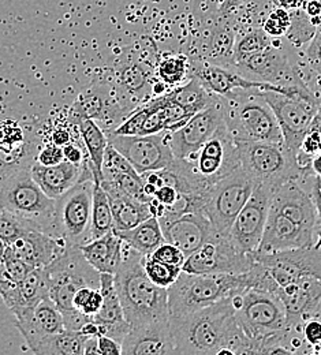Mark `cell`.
Returning <instances> with one entry per match:
<instances>
[{
  "mask_svg": "<svg viewBox=\"0 0 321 355\" xmlns=\"http://www.w3.org/2000/svg\"><path fill=\"white\" fill-rule=\"evenodd\" d=\"M83 142L88 153V164L94 180L103 179V160L108 145V137L93 119H81L77 122Z\"/></svg>",
  "mask_w": 321,
  "mask_h": 355,
  "instance_id": "e575fe53",
  "label": "cell"
},
{
  "mask_svg": "<svg viewBox=\"0 0 321 355\" xmlns=\"http://www.w3.org/2000/svg\"><path fill=\"white\" fill-rule=\"evenodd\" d=\"M248 0H222L220 4V12L222 15L227 17L232 11H235L236 8H239L241 6H243Z\"/></svg>",
  "mask_w": 321,
  "mask_h": 355,
  "instance_id": "6f0895ef",
  "label": "cell"
},
{
  "mask_svg": "<svg viewBox=\"0 0 321 355\" xmlns=\"http://www.w3.org/2000/svg\"><path fill=\"white\" fill-rule=\"evenodd\" d=\"M241 167L256 184H263L275 191L283 183L308 175L309 167L300 164L295 155L274 142H238ZM316 177V175H315Z\"/></svg>",
  "mask_w": 321,
  "mask_h": 355,
  "instance_id": "5b68a950",
  "label": "cell"
},
{
  "mask_svg": "<svg viewBox=\"0 0 321 355\" xmlns=\"http://www.w3.org/2000/svg\"><path fill=\"white\" fill-rule=\"evenodd\" d=\"M121 345L125 355L175 354L170 318L130 328Z\"/></svg>",
  "mask_w": 321,
  "mask_h": 355,
  "instance_id": "484cf974",
  "label": "cell"
},
{
  "mask_svg": "<svg viewBox=\"0 0 321 355\" xmlns=\"http://www.w3.org/2000/svg\"><path fill=\"white\" fill-rule=\"evenodd\" d=\"M51 142L63 148L64 145L71 142V135L67 129L59 128V129H55L53 133L51 134Z\"/></svg>",
  "mask_w": 321,
  "mask_h": 355,
  "instance_id": "9f6ffc18",
  "label": "cell"
},
{
  "mask_svg": "<svg viewBox=\"0 0 321 355\" xmlns=\"http://www.w3.org/2000/svg\"><path fill=\"white\" fill-rule=\"evenodd\" d=\"M309 170H312V174L321 178V150L312 156L309 163Z\"/></svg>",
  "mask_w": 321,
  "mask_h": 355,
  "instance_id": "94428289",
  "label": "cell"
},
{
  "mask_svg": "<svg viewBox=\"0 0 321 355\" xmlns=\"http://www.w3.org/2000/svg\"><path fill=\"white\" fill-rule=\"evenodd\" d=\"M225 126V115L219 97L196 112L184 125L168 132V144L175 159H190L200 148Z\"/></svg>",
  "mask_w": 321,
  "mask_h": 355,
  "instance_id": "e0dca14e",
  "label": "cell"
},
{
  "mask_svg": "<svg viewBox=\"0 0 321 355\" xmlns=\"http://www.w3.org/2000/svg\"><path fill=\"white\" fill-rule=\"evenodd\" d=\"M315 246V231L304 228L270 208L257 252L275 253Z\"/></svg>",
  "mask_w": 321,
  "mask_h": 355,
  "instance_id": "cb8c5ba5",
  "label": "cell"
},
{
  "mask_svg": "<svg viewBox=\"0 0 321 355\" xmlns=\"http://www.w3.org/2000/svg\"><path fill=\"white\" fill-rule=\"evenodd\" d=\"M94 178L87 160L81 179L55 200V235L67 243L81 246L91 241Z\"/></svg>",
  "mask_w": 321,
  "mask_h": 355,
  "instance_id": "ba28073f",
  "label": "cell"
},
{
  "mask_svg": "<svg viewBox=\"0 0 321 355\" xmlns=\"http://www.w3.org/2000/svg\"><path fill=\"white\" fill-rule=\"evenodd\" d=\"M126 243L114 232L92 239L80 246L85 260L98 272L114 275L123 261Z\"/></svg>",
  "mask_w": 321,
  "mask_h": 355,
  "instance_id": "1f68e13d",
  "label": "cell"
},
{
  "mask_svg": "<svg viewBox=\"0 0 321 355\" xmlns=\"http://www.w3.org/2000/svg\"><path fill=\"white\" fill-rule=\"evenodd\" d=\"M243 304L235 311V320L249 339L248 354H256L260 343L287 329L286 311L276 293L248 288Z\"/></svg>",
  "mask_w": 321,
  "mask_h": 355,
  "instance_id": "9c48e42d",
  "label": "cell"
},
{
  "mask_svg": "<svg viewBox=\"0 0 321 355\" xmlns=\"http://www.w3.org/2000/svg\"><path fill=\"white\" fill-rule=\"evenodd\" d=\"M272 193L267 186L256 184L248 202L232 222L229 238L239 252L253 253L259 249L268 219Z\"/></svg>",
  "mask_w": 321,
  "mask_h": 355,
  "instance_id": "2e32d148",
  "label": "cell"
},
{
  "mask_svg": "<svg viewBox=\"0 0 321 355\" xmlns=\"http://www.w3.org/2000/svg\"><path fill=\"white\" fill-rule=\"evenodd\" d=\"M0 207L55 235V200L36 183L31 166H21L0 179Z\"/></svg>",
  "mask_w": 321,
  "mask_h": 355,
  "instance_id": "8992f818",
  "label": "cell"
},
{
  "mask_svg": "<svg viewBox=\"0 0 321 355\" xmlns=\"http://www.w3.org/2000/svg\"><path fill=\"white\" fill-rule=\"evenodd\" d=\"M253 261V254L239 252L231 243L229 235L215 232L201 248L186 257L182 272L241 275L250 269Z\"/></svg>",
  "mask_w": 321,
  "mask_h": 355,
  "instance_id": "5bb4252c",
  "label": "cell"
},
{
  "mask_svg": "<svg viewBox=\"0 0 321 355\" xmlns=\"http://www.w3.org/2000/svg\"><path fill=\"white\" fill-rule=\"evenodd\" d=\"M85 167L87 160L83 164H74L64 160L55 166H43L35 162L31 166V174L46 196L56 200L81 179Z\"/></svg>",
  "mask_w": 321,
  "mask_h": 355,
  "instance_id": "f546056e",
  "label": "cell"
},
{
  "mask_svg": "<svg viewBox=\"0 0 321 355\" xmlns=\"http://www.w3.org/2000/svg\"><path fill=\"white\" fill-rule=\"evenodd\" d=\"M100 85L83 93L74 103L71 110L73 122L77 123L81 119L103 121L105 123H115L121 119L125 111L121 107L119 93L105 92Z\"/></svg>",
  "mask_w": 321,
  "mask_h": 355,
  "instance_id": "f1b7e54d",
  "label": "cell"
},
{
  "mask_svg": "<svg viewBox=\"0 0 321 355\" xmlns=\"http://www.w3.org/2000/svg\"><path fill=\"white\" fill-rule=\"evenodd\" d=\"M97 347L100 355H121L122 354V345L105 335L97 336Z\"/></svg>",
  "mask_w": 321,
  "mask_h": 355,
  "instance_id": "816d5d0a",
  "label": "cell"
},
{
  "mask_svg": "<svg viewBox=\"0 0 321 355\" xmlns=\"http://www.w3.org/2000/svg\"><path fill=\"white\" fill-rule=\"evenodd\" d=\"M46 298H49L46 270L44 266H40L33 268L19 283H17L14 290L3 301L14 315H18L25 311H33L35 306Z\"/></svg>",
  "mask_w": 321,
  "mask_h": 355,
  "instance_id": "d6a6232c",
  "label": "cell"
},
{
  "mask_svg": "<svg viewBox=\"0 0 321 355\" xmlns=\"http://www.w3.org/2000/svg\"><path fill=\"white\" fill-rule=\"evenodd\" d=\"M108 144L122 153L139 175L167 168L175 160L168 144V132L126 135L108 132Z\"/></svg>",
  "mask_w": 321,
  "mask_h": 355,
  "instance_id": "4fadbf2b",
  "label": "cell"
},
{
  "mask_svg": "<svg viewBox=\"0 0 321 355\" xmlns=\"http://www.w3.org/2000/svg\"><path fill=\"white\" fill-rule=\"evenodd\" d=\"M302 335L309 346H316L321 342V321L313 317L306 320L302 325Z\"/></svg>",
  "mask_w": 321,
  "mask_h": 355,
  "instance_id": "681fc988",
  "label": "cell"
},
{
  "mask_svg": "<svg viewBox=\"0 0 321 355\" xmlns=\"http://www.w3.org/2000/svg\"><path fill=\"white\" fill-rule=\"evenodd\" d=\"M263 96L275 114L284 148L298 156L302 141L318 116V98L308 87L291 93L263 92Z\"/></svg>",
  "mask_w": 321,
  "mask_h": 355,
  "instance_id": "30bf717a",
  "label": "cell"
},
{
  "mask_svg": "<svg viewBox=\"0 0 321 355\" xmlns=\"http://www.w3.org/2000/svg\"><path fill=\"white\" fill-rule=\"evenodd\" d=\"M189 70V60L184 55H173L162 59L157 64V76L166 85H180Z\"/></svg>",
  "mask_w": 321,
  "mask_h": 355,
  "instance_id": "60d3db41",
  "label": "cell"
},
{
  "mask_svg": "<svg viewBox=\"0 0 321 355\" xmlns=\"http://www.w3.org/2000/svg\"><path fill=\"white\" fill-rule=\"evenodd\" d=\"M271 3H272L275 7L286 8V10L291 11V10L302 8L305 0H271Z\"/></svg>",
  "mask_w": 321,
  "mask_h": 355,
  "instance_id": "680465c9",
  "label": "cell"
},
{
  "mask_svg": "<svg viewBox=\"0 0 321 355\" xmlns=\"http://www.w3.org/2000/svg\"><path fill=\"white\" fill-rule=\"evenodd\" d=\"M3 259L7 266V270L12 279L14 283H19L33 268L28 266L26 263H24L22 260H19L8 246H6L4 252H3Z\"/></svg>",
  "mask_w": 321,
  "mask_h": 355,
  "instance_id": "bcb514c9",
  "label": "cell"
},
{
  "mask_svg": "<svg viewBox=\"0 0 321 355\" xmlns=\"http://www.w3.org/2000/svg\"><path fill=\"white\" fill-rule=\"evenodd\" d=\"M164 241L180 248L186 257L201 248L215 234L214 225L202 211L159 218Z\"/></svg>",
  "mask_w": 321,
  "mask_h": 355,
  "instance_id": "ffe728a7",
  "label": "cell"
},
{
  "mask_svg": "<svg viewBox=\"0 0 321 355\" xmlns=\"http://www.w3.org/2000/svg\"><path fill=\"white\" fill-rule=\"evenodd\" d=\"M116 83L123 93L142 97L148 87V73L138 62H128L121 64L116 71Z\"/></svg>",
  "mask_w": 321,
  "mask_h": 355,
  "instance_id": "74e56055",
  "label": "cell"
},
{
  "mask_svg": "<svg viewBox=\"0 0 321 355\" xmlns=\"http://www.w3.org/2000/svg\"><path fill=\"white\" fill-rule=\"evenodd\" d=\"M144 269L148 277L159 287L168 288L171 287L177 279L180 277L182 268L160 263L150 256H144Z\"/></svg>",
  "mask_w": 321,
  "mask_h": 355,
  "instance_id": "7bdbcfd3",
  "label": "cell"
},
{
  "mask_svg": "<svg viewBox=\"0 0 321 355\" xmlns=\"http://www.w3.org/2000/svg\"><path fill=\"white\" fill-rule=\"evenodd\" d=\"M63 155L64 160L74 163V164H83L87 159H84V152L81 150L80 145L74 142H69L67 145L63 146Z\"/></svg>",
  "mask_w": 321,
  "mask_h": 355,
  "instance_id": "db71d44e",
  "label": "cell"
},
{
  "mask_svg": "<svg viewBox=\"0 0 321 355\" xmlns=\"http://www.w3.org/2000/svg\"><path fill=\"white\" fill-rule=\"evenodd\" d=\"M302 8L309 17H321V0H305Z\"/></svg>",
  "mask_w": 321,
  "mask_h": 355,
  "instance_id": "91938a15",
  "label": "cell"
},
{
  "mask_svg": "<svg viewBox=\"0 0 321 355\" xmlns=\"http://www.w3.org/2000/svg\"><path fill=\"white\" fill-rule=\"evenodd\" d=\"M33 227L39 225L0 207V239L6 243V246L11 245L15 239L22 236Z\"/></svg>",
  "mask_w": 321,
  "mask_h": 355,
  "instance_id": "b9f144b4",
  "label": "cell"
},
{
  "mask_svg": "<svg viewBox=\"0 0 321 355\" xmlns=\"http://www.w3.org/2000/svg\"><path fill=\"white\" fill-rule=\"evenodd\" d=\"M274 43V37H270L261 28H254L245 33L234 45L232 59L236 62L245 56L253 55L266 49Z\"/></svg>",
  "mask_w": 321,
  "mask_h": 355,
  "instance_id": "ab89813d",
  "label": "cell"
},
{
  "mask_svg": "<svg viewBox=\"0 0 321 355\" xmlns=\"http://www.w3.org/2000/svg\"><path fill=\"white\" fill-rule=\"evenodd\" d=\"M248 290L245 273H186L167 288L170 317L184 315Z\"/></svg>",
  "mask_w": 321,
  "mask_h": 355,
  "instance_id": "277c9868",
  "label": "cell"
},
{
  "mask_svg": "<svg viewBox=\"0 0 321 355\" xmlns=\"http://www.w3.org/2000/svg\"><path fill=\"white\" fill-rule=\"evenodd\" d=\"M114 231V230H112ZM125 243L135 249L142 256H149L152 252L164 243L163 231L159 219L150 216L145 222L139 223L136 227L125 231H114Z\"/></svg>",
  "mask_w": 321,
  "mask_h": 355,
  "instance_id": "836d02e7",
  "label": "cell"
},
{
  "mask_svg": "<svg viewBox=\"0 0 321 355\" xmlns=\"http://www.w3.org/2000/svg\"><path fill=\"white\" fill-rule=\"evenodd\" d=\"M114 230V218L105 190L100 180H94L93 187L92 220H91V241L105 235Z\"/></svg>",
  "mask_w": 321,
  "mask_h": 355,
  "instance_id": "8d00e7d4",
  "label": "cell"
},
{
  "mask_svg": "<svg viewBox=\"0 0 321 355\" xmlns=\"http://www.w3.org/2000/svg\"><path fill=\"white\" fill-rule=\"evenodd\" d=\"M67 246V242L42 230L33 227L22 236L15 239L8 248L24 263L32 268H40L51 264Z\"/></svg>",
  "mask_w": 321,
  "mask_h": 355,
  "instance_id": "4316f807",
  "label": "cell"
},
{
  "mask_svg": "<svg viewBox=\"0 0 321 355\" xmlns=\"http://www.w3.org/2000/svg\"><path fill=\"white\" fill-rule=\"evenodd\" d=\"M187 162L197 177L205 184L212 186L241 166L238 142L231 137L225 125Z\"/></svg>",
  "mask_w": 321,
  "mask_h": 355,
  "instance_id": "9a60e30c",
  "label": "cell"
},
{
  "mask_svg": "<svg viewBox=\"0 0 321 355\" xmlns=\"http://www.w3.org/2000/svg\"><path fill=\"white\" fill-rule=\"evenodd\" d=\"M36 162L43 166H55L62 162H64L63 148L58 146L55 144H48L44 148L40 149V152L36 156Z\"/></svg>",
  "mask_w": 321,
  "mask_h": 355,
  "instance_id": "c3c4849f",
  "label": "cell"
},
{
  "mask_svg": "<svg viewBox=\"0 0 321 355\" xmlns=\"http://www.w3.org/2000/svg\"><path fill=\"white\" fill-rule=\"evenodd\" d=\"M313 352L316 353V354H321V342L319 343V345H316V346H313Z\"/></svg>",
  "mask_w": 321,
  "mask_h": 355,
  "instance_id": "be15d7a7",
  "label": "cell"
},
{
  "mask_svg": "<svg viewBox=\"0 0 321 355\" xmlns=\"http://www.w3.org/2000/svg\"><path fill=\"white\" fill-rule=\"evenodd\" d=\"M270 208L304 228L316 231L318 211L311 191H306L301 180L291 179L272 193Z\"/></svg>",
  "mask_w": 321,
  "mask_h": 355,
  "instance_id": "603a6c76",
  "label": "cell"
},
{
  "mask_svg": "<svg viewBox=\"0 0 321 355\" xmlns=\"http://www.w3.org/2000/svg\"><path fill=\"white\" fill-rule=\"evenodd\" d=\"M290 22H291V15L290 11L286 8H280L275 7V10L272 12H270V15L266 18L264 24H263V31L274 39H280L283 36H286L288 28H290Z\"/></svg>",
  "mask_w": 321,
  "mask_h": 355,
  "instance_id": "ee69618b",
  "label": "cell"
},
{
  "mask_svg": "<svg viewBox=\"0 0 321 355\" xmlns=\"http://www.w3.org/2000/svg\"><path fill=\"white\" fill-rule=\"evenodd\" d=\"M253 257L267 268L279 287L295 283L304 277H318L321 280V252L315 246L275 253L256 250Z\"/></svg>",
  "mask_w": 321,
  "mask_h": 355,
  "instance_id": "ac0fdd59",
  "label": "cell"
},
{
  "mask_svg": "<svg viewBox=\"0 0 321 355\" xmlns=\"http://www.w3.org/2000/svg\"><path fill=\"white\" fill-rule=\"evenodd\" d=\"M191 77H194L201 87L214 96H226L235 90H253L260 89L263 92H277V93H291L304 87H279L271 83H264L259 80H250L236 71L225 69L222 66L196 63L191 69Z\"/></svg>",
  "mask_w": 321,
  "mask_h": 355,
  "instance_id": "44dd1931",
  "label": "cell"
},
{
  "mask_svg": "<svg viewBox=\"0 0 321 355\" xmlns=\"http://www.w3.org/2000/svg\"><path fill=\"white\" fill-rule=\"evenodd\" d=\"M277 295L286 311L287 328L302 332L304 322L315 317L320 306L321 280L318 277H304L280 287Z\"/></svg>",
  "mask_w": 321,
  "mask_h": 355,
  "instance_id": "7402d4cb",
  "label": "cell"
},
{
  "mask_svg": "<svg viewBox=\"0 0 321 355\" xmlns=\"http://www.w3.org/2000/svg\"><path fill=\"white\" fill-rule=\"evenodd\" d=\"M4 249H6V243H4V242L0 239V254H3Z\"/></svg>",
  "mask_w": 321,
  "mask_h": 355,
  "instance_id": "e7e4bbea",
  "label": "cell"
},
{
  "mask_svg": "<svg viewBox=\"0 0 321 355\" xmlns=\"http://www.w3.org/2000/svg\"><path fill=\"white\" fill-rule=\"evenodd\" d=\"M242 73H248L260 78V81L271 83L279 87H304L300 74L290 66L287 56L280 49L279 37L266 49L245 56L235 62Z\"/></svg>",
  "mask_w": 321,
  "mask_h": 355,
  "instance_id": "d6986e66",
  "label": "cell"
},
{
  "mask_svg": "<svg viewBox=\"0 0 321 355\" xmlns=\"http://www.w3.org/2000/svg\"><path fill=\"white\" fill-rule=\"evenodd\" d=\"M305 58L309 67L321 77V25L305 51Z\"/></svg>",
  "mask_w": 321,
  "mask_h": 355,
  "instance_id": "7dc6e473",
  "label": "cell"
},
{
  "mask_svg": "<svg viewBox=\"0 0 321 355\" xmlns=\"http://www.w3.org/2000/svg\"><path fill=\"white\" fill-rule=\"evenodd\" d=\"M49 298L62 315L77 311L73 298L81 287L100 288V273L83 256L80 246L67 243L66 249L44 266Z\"/></svg>",
  "mask_w": 321,
  "mask_h": 355,
  "instance_id": "52a82bcc",
  "label": "cell"
},
{
  "mask_svg": "<svg viewBox=\"0 0 321 355\" xmlns=\"http://www.w3.org/2000/svg\"><path fill=\"white\" fill-rule=\"evenodd\" d=\"M101 304H103V295H101L100 288H93L88 300L84 302V305L81 306L80 311H83L87 315L93 317L97 311H100Z\"/></svg>",
  "mask_w": 321,
  "mask_h": 355,
  "instance_id": "f5cc1de1",
  "label": "cell"
},
{
  "mask_svg": "<svg viewBox=\"0 0 321 355\" xmlns=\"http://www.w3.org/2000/svg\"><path fill=\"white\" fill-rule=\"evenodd\" d=\"M321 150V133L320 130L311 129L309 133L305 135L300 152L308 156H313Z\"/></svg>",
  "mask_w": 321,
  "mask_h": 355,
  "instance_id": "f907efd6",
  "label": "cell"
},
{
  "mask_svg": "<svg viewBox=\"0 0 321 355\" xmlns=\"http://www.w3.org/2000/svg\"><path fill=\"white\" fill-rule=\"evenodd\" d=\"M256 182L239 166L208 189L201 211L214 225L215 232L229 235L232 222L248 202Z\"/></svg>",
  "mask_w": 321,
  "mask_h": 355,
  "instance_id": "8fae6325",
  "label": "cell"
},
{
  "mask_svg": "<svg viewBox=\"0 0 321 355\" xmlns=\"http://www.w3.org/2000/svg\"><path fill=\"white\" fill-rule=\"evenodd\" d=\"M149 256L152 259L160 261V263L170 264V266H181V268L184 266V260H186V254L180 248H177V246H174L168 242L162 243Z\"/></svg>",
  "mask_w": 321,
  "mask_h": 355,
  "instance_id": "f6af8a7d",
  "label": "cell"
},
{
  "mask_svg": "<svg viewBox=\"0 0 321 355\" xmlns=\"http://www.w3.org/2000/svg\"><path fill=\"white\" fill-rule=\"evenodd\" d=\"M115 288L130 328L170 318L167 288L156 286L144 269V256L125 246L123 261L114 273Z\"/></svg>",
  "mask_w": 321,
  "mask_h": 355,
  "instance_id": "7a4b0ae2",
  "label": "cell"
},
{
  "mask_svg": "<svg viewBox=\"0 0 321 355\" xmlns=\"http://www.w3.org/2000/svg\"><path fill=\"white\" fill-rule=\"evenodd\" d=\"M88 336L81 332L64 329L60 334L49 335L33 352L37 355H81L84 354Z\"/></svg>",
  "mask_w": 321,
  "mask_h": 355,
  "instance_id": "d590c367",
  "label": "cell"
},
{
  "mask_svg": "<svg viewBox=\"0 0 321 355\" xmlns=\"http://www.w3.org/2000/svg\"><path fill=\"white\" fill-rule=\"evenodd\" d=\"M100 291L103 304L100 311L93 315V321L98 325L100 335L110 336L122 343L123 338L130 331V325L123 314L114 283V275L100 273Z\"/></svg>",
  "mask_w": 321,
  "mask_h": 355,
  "instance_id": "83f0119b",
  "label": "cell"
},
{
  "mask_svg": "<svg viewBox=\"0 0 321 355\" xmlns=\"http://www.w3.org/2000/svg\"><path fill=\"white\" fill-rule=\"evenodd\" d=\"M290 15H291V22L286 33L287 40L297 48L308 44L313 39L318 31V26L313 25L311 17L305 12L304 8L291 10Z\"/></svg>",
  "mask_w": 321,
  "mask_h": 355,
  "instance_id": "f35d334b",
  "label": "cell"
},
{
  "mask_svg": "<svg viewBox=\"0 0 321 355\" xmlns=\"http://www.w3.org/2000/svg\"><path fill=\"white\" fill-rule=\"evenodd\" d=\"M17 328L33 353L49 335L64 331L63 315L51 298L39 302L35 309L15 317Z\"/></svg>",
  "mask_w": 321,
  "mask_h": 355,
  "instance_id": "d4e9b609",
  "label": "cell"
},
{
  "mask_svg": "<svg viewBox=\"0 0 321 355\" xmlns=\"http://www.w3.org/2000/svg\"><path fill=\"white\" fill-rule=\"evenodd\" d=\"M196 112L198 111L178 103L173 92H168L142 104L112 133L146 135L173 132L181 128Z\"/></svg>",
  "mask_w": 321,
  "mask_h": 355,
  "instance_id": "7c38bea8",
  "label": "cell"
},
{
  "mask_svg": "<svg viewBox=\"0 0 321 355\" xmlns=\"http://www.w3.org/2000/svg\"><path fill=\"white\" fill-rule=\"evenodd\" d=\"M175 354L218 355L229 349L232 355L248 354L249 339L235 320L229 298L184 315L170 317Z\"/></svg>",
  "mask_w": 321,
  "mask_h": 355,
  "instance_id": "6da1fadb",
  "label": "cell"
},
{
  "mask_svg": "<svg viewBox=\"0 0 321 355\" xmlns=\"http://www.w3.org/2000/svg\"><path fill=\"white\" fill-rule=\"evenodd\" d=\"M84 354H98V347H97V336L88 338L85 342V349Z\"/></svg>",
  "mask_w": 321,
  "mask_h": 355,
  "instance_id": "6125c7cd",
  "label": "cell"
},
{
  "mask_svg": "<svg viewBox=\"0 0 321 355\" xmlns=\"http://www.w3.org/2000/svg\"><path fill=\"white\" fill-rule=\"evenodd\" d=\"M101 187L105 190L112 218H114V231H125L145 222L152 216L149 209V202L137 200L107 180H100Z\"/></svg>",
  "mask_w": 321,
  "mask_h": 355,
  "instance_id": "4dcf8cb0",
  "label": "cell"
},
{
  "mask_svg": "<svg viewBox=\"0 0 321 355\" xmlns=\"http://www.w3.org/2000/svg\"><path fill=\"white\" fill-rule=\"evenodd\" d=\"M309 191L318 211V225H321V178H312V186Z\"/></svg>",
  "mask_w": 321,
  "mask_h": 355,
  "instance_id": "11a10c76",
  "label": "cell"
},
{
  "mask_svg": "<svg viewBox=\"0 0 321 355\" xmlns=\"http://www.w3.org/2000/svg\"><path fill=\"white\" fill-rule=\"evenodd\" d=\"M218 97L226 129L236 142L283 144L275 114L264 98L263 90H235Z\"/></svg>",
  "mask_w": 321,
  "mask_h": 355,
  "instance_id": "3957f363",
  "label": "cell"
}]
</instances>
